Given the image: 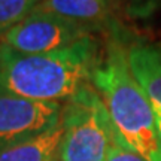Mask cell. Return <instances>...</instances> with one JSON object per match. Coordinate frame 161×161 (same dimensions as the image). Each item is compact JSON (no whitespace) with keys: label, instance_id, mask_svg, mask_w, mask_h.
Masks as SVG:
<instances>
[{"label":"cell","instance_id":"cell-1","mask_svg":"<svg viewBox=\"0 0 161 161\" xmlns=\"http://www.w3.org/2000/svg\"><path fill=\"white\" fill-rule=\"evenodd\" d=\"M102 61L94 36L49 54H25L0 39V94L35 102H69L91 84Z\"/></svg>","mask_w":161,"mask_h":161},{"label":"cell","instance_id":"cell-2","mask_svg":"<svg viewBox=\"0 0 161 161\" xmlns=\"http://www.w3.org/2000/svg\"><path fill=\"white\" fill-rule=\"evenodd\" d=\"M91 85L106 106L118 142L146 161H161V133L155 112L133 76L127 48L119 42L108 43Z\"/></svg>","mask_w":161,"mask_h":161},{"label":"cell","instance_id":"cell-3","mask_svg":"<svg viewBox=\"0 0 161 161\" xmlns=\"http://www.w3.org/2000/svg\"><path fill=\"white\" fill-rule=\"evenodd\" d=\"M63 139L57 161H104L118 142L102 97L88 84L63 106Z\"/></svg>","mask_w":161,"mask_h":161},{"label":"cell","instance_id":"cell-4","mask_svg":"<svg viewBox=\"0 0 161 161\" xmlns=\"http://www.w3.org/2000/svg\"><path fill=\"white\" fill-rule=\"evenodd\" d=\"M96 27L57 14L33 9L21 23L8 30L0 39L6 45L25 54H49L61 51L92 36Z\"/></svg>","mask_w":161,"mask_h":161},{"label":"cell","instance_id":"cell-5","mask_svg":"<svg viewBox=\"0 0 161 161\" xmlns=\"http://www.w3.org/2000/svg\"><path fill=\"white\" fill-rule=\"evenodd\" d=\"M63 104L0 94V154L60 124Z\"/></svg>","mask_w":161,"mask_h":161},{"label":"cell","instance_id":"cell-6","mask_svg":"<svg viewBox=\"0 0 161 161\" xmlns=\"http://www.w3.org/2000/svg\"><path fill=\"white\" fill-rule=\"evenodd\" d=\"M127 54L130 70L149 98L161 133V37L133 43Z\"/></svg>","mask_w":161,"mask_h":161},{"label":"cell","instance_id":"cell-7","mask_svg":"<svg viewBox=\"0 0 161 161\" xmlns=\"http://www.w3.org/2000/svg\"><path fill=\"white\" fill-rule=\"evenodd\" d=\"M63 131L60 121V124L51 130L3 151L0 161H57Z\"/></svg>","mask_w":161,"mask_h":161},{"label":"cell","instance_id":"cell-8","mask_svg":"<svg viewBox=\"0 0 161 161\" xmlns=\"http://www.w3.org/2000/svg\"><path fill=\"white\" fill-rule=\"evenodd\" d=\"M109 0H46L36 9L97 27L108 15Z\"/></svg>","mask_w":161,"mask_h":161},{"label":"cell","instance_id":"cell-9","mask_svg":"<svg viewBox=\"0 0 161 161\" xmlns=\"http://www.w3.org/2000/svg\"><path fill=\"white\" fill-rule=\"evenodd\" d=\"M36 6L35 0H0V36L21 23Z\"/></svg>","mask_w":161,"mask_h":161},{"label":"cell","instance_id":"cell-10","mask_svg":"<svg viewBox=\"0 0 161 161\" xmlns=\"http://www.w3.org/2000/svg\"><path fill=\"white\" fill-rule=\"evenodd\" d=\"M104 161H146L136 152L127 149L125 146H122L119 142H115L108 151V155Z\"/></svg>","mask_w":161,"mask_h":161},{"label":"cell","instance_id":"cell-11","mask_svg":"<svg viewBox=\"0 0 161 161\" xmlns=\"http://www.w3.org/2000/svg\"><path fill=\"white\" fill-rule=\"evenodd\" d=\"M36 3H37V5H39V3H43V2H46V0H35Z\"/></svg>","mask_w":161,"mask_h":161}]
</instances>
